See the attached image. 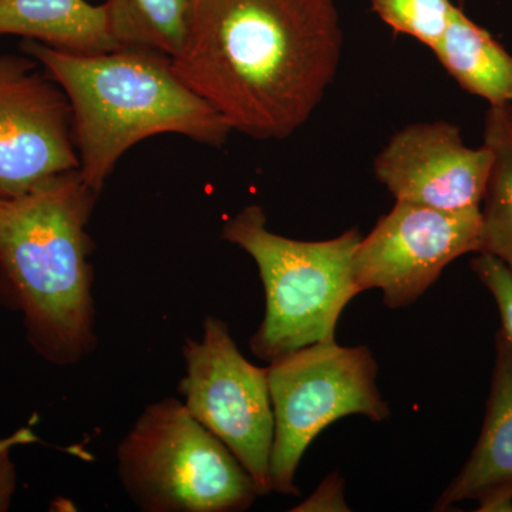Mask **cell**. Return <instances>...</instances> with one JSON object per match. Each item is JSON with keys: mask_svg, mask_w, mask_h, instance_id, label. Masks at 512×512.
<instances>
[{"mask_svg": "<svg viewBox=\"0 0 512 512\" xmlns=\"http://www.w3.org/2000/svg\"><path fill=\"white\" fill-rule=\"evenodd\" d=\"M491 167L490 148L467 147L460 127L447 121L402 128L373 164L396 201L446 211L480 210Z\"/></svg>", "mask_w": 512, "mask_h": 512, "instance_id": "cell-10", "label": "cell"}, {"mask_svg": "<svg viewBox=\"0 0 512 512\" xmlns=\"http://www.w3.org/2000/svg\"><path fill=\"white\" fill-rule=\"evenodd\" d=\"M471 269L494 296L503 320V333L512 346V272L495 256L480 252L471 261Z\"/></svg>", "mask_w": 512, "mask_h": 512, "instance_id": "cell-17", "label": "cell"}, {"mask_svg": "<svg viewBox=\"0 0 512 512\" xmlns=\"http://www.w3.org/2000/svg\"><path fill=\"white\" fill-rule=\"evenodd\" d=\"M79 170L72 110L37 60L0 55V198Z\"/></svg>", "mask_w": 512, "mask_h": 512, "instance_id": "cell-9", "label": "cell"}, {"mask_svg": "<svg viewBox=\"0 0 512 512\" xmlns=\"http://www.w3.org/2000/svg\"><path fill=\"white\" fill-rule=\"evenodd\" d=\"M484 144L493 153V167L481 208V252L512 272V104L490 106Z\"/></svg>", "mask_w": 512, "mask_h": 512, "instance_id": "cell-14", "label": "cell"}, {"mask_svg": "<svg viewBox=\"0 0 512 512\" xmlns=\"http://www.w3.org/2000/svg\"><path fill=\"white\" fill-rule=\"evenodd\" d=\"M431 52L461 89L490 106L512 104V55L456 5L446 33Z\"/></svg>", "mask_w": 512, "mask_h": 512, "instance_id": "cell-13", "label": "cell"}, {"mask_svg": "<svg viewBox=\"0 0 512 512\" xmlns=\"http://www.w3.org/2000/svg\"><path fill=\"white\" fill-rule=\"evenodd\" d=\"M464 500L480 511H512V346L503 330L495 336V365L483 430L460 474L440 495L434 510Z\"/></svg>", "mask_w": 512, "mask_h": 512, "instance_id": "cell-11", "label": "cell"}, {"mask_svg": "<svg viewBox=\"0 0 512 512\" xmlns=\"http://www.w3.org/2000/svg\"><path fill=\"white\" fill-rule=\"evenodd\" d=\"M222 238L254 259L264 285V320L249 340L258 359L271 363L335 340L343 309L360 293L353 276L359 229L326 241H298L269 231L262 207L248 205L225 222Z\"/></svg>", "mask_w": 512, "mask_h": 512, "instance_id": "cell-4", "label": "cell"}, {"mask_svg": "<svg viewBox=\"0 0 512 512\" xmlns=\"http://www.w3.org/2000/svg\"><path fill=\"white\" fill-rule=\"evenodd\" d=\"M464 2H466V0H457L458 6H460V8H463Z\"/></svg>", "mask_w": 512, "mask_h": 512, "instance_id": "cell-20", "label": "cell"}, {"mask_svg": "<svg viewBox=\"0 0 512 512\" xmlns=\"http://www.w3.org/2000/svg\"><path fill=\"white\" fill-rule=\"evenodd\" d=\"M481 252L480 210L446 211L396 201L360 239L353 276L360 292L380 289L387 308L412 305L460 256Z\"/></svg>", "mask_w": 512, "mask_h": 512, "instance_id": "cell-8", "label": "cell"}, {"mask_svg": "<svg viewBox=\"0 0 512 512\" xmlns=\"http://www.w3.org/2000/svg\"><path fill=\"white\" fill-rule=\"evenodd\" d=\"M185 407L232 451L254 480L259 497L271 494L269 467L275 417L268 369L239 352L228 323L207 316L201 340L185 339Z\"/></svg>", "mask_w": 512, "mask_h": 512, "instance_id": "cell-7", "label": "cell"}, {"mask_svg": "<svg viewBox=\"0 0 512 512\" xmlns=\"http://www.w3.org/2000/svg\"><path fill=\"white\" fill-rule=\"evenodd\" d=\"M292 511L296 512H326L350 511L345 500V481L338 473L329 474L315 493L306 498L303 503L296 505Z\"/></svg>", "mask_w": 512, "mask_h": 512, "instance_id": "cell-18", "label": "cell"}, {"mask_svg": "<svg viewBox=\"0 0 512 512\" xmlns=\"http://www.w3.org/2000/svg\"><path fill=\"white\" fill-rule=\"evenodd\" d=\"M100 194L70 170L0 198V305L52 365H76L97 346L87 227Z\"/></svg>", "mask_w": 512, "mask_h": 512, "instance_id": "cell-2", "label": "cell"}, {"mask_svg": "<svg viewBox=\"0 0 512 512\" xmlns=\"http://www.w3.org/2000/svg\"><path fill=\"white\" fill-rule=\"evenodd\" d=\"M3 35L82 55L120 49L107 28L104 3L92 5L87 0H0Z\"/></svg>", "mask_w": 512, "mask_h": 512, "instance_id": "cell-12", "label": "cell"}, {"mask_svg": "<svg viewBox=\"0 0 512 512\" xmlns=\"http://www.w3.org/2000/svg\"><path fill=\"white\" fill-rule=\"evenodd\" d=\"M32 439L29 430H22L9 439L0 441V512L8 511L16 491V470L10 451L15 444L26 443Z\"/></svg>", "mask_w": 512, "mask_h": 512, "instance_id": "cell-19", "label": "cell"}, {"mask_svg": "<svg viewBox=\"0 0 512 512\" xmlns=\"http://www.w3.org/2000/svg\"><path fill=\"white\" fill-rule=\"evenodd\" d=\"M60 87L72 110L79 171L94 190H103L120 158L158 134H178L222 147L232 128L207 100L175 72L173 59L154 50L121 47L82 55L22 40Z\"/></svg>", "mask_w": 512, "mask_h": 512, "instance_id": "cell-3", "label": "cell"}, {"mask_svg": "<svg viewBox=\"0 0 512 512\" xmlns=\"http://www.w3.org/2000/svg\"><path fill=\"white\" fill-rule=\"evenodd\" d=\"M107 28L120 47L175 59L190 35L194 0H106Z\"/></svg>", "mask_w": 512, "mask_h": 512, "instance_id": "cell-15", "label": "cell"}, {"mask_svg": "<svg viewBox=\"0 0 512 512\" xmlns=\"http://www.w3.org/2000/svg\"><path fill=\"white\" fill-rule=\"evenodd\" d=\"M121 484L146 512H237L259 497L227 446L174 397L146 407L117 448Z\"/></svg>", "mask_w": 512, "mask_h": 512, "instance_id": "cell-5", "label": "cell"}, {"mask_svg": "<svg viewBox=\"0 0 512 512\" xmlns=\"http://www.w3.org/2000/svg\"><path fill=\"white\" fill-rule=\"evenodd\" d=\"M370 5L396 35L413 37L430 50L439 45L456 8L451 0H370Z\"/></svg>", "mask_w": 512, "mask_h": 512, "instance_id": "cell-16", "label": "cell"}, {"mask_svg": "<svg viewBox=\"0 0 512 512\" xmlns=\"http://www.w3.org/2000/svg\"><path fill=\"white\" fill-rule=\"evenodd\" d=\"M343 33L333 0H194L178 76L256 140H286L338 73Z\"/></svg>", "mask_w": 512, "mask_h": 512, "instance_id": "cell-1", "label": "cell"}, {"mask_svg": "<svg viewBox=\"0 0 512 512\" xmlns=\"http://www.w3.org/2000/svg\"><path fill=\"white\" fill-rule=\"evenodd\" d=\"M275 417L269 485L271 493L299 495L296 471L312 441L333 421L390 416L377 389V363L366 346L345 348L335 340L315 343L269 363Z\"/></svg>", "mask_w": 512, "mask_h": 512, "instance_id": "cell-6", "label": "cell"}]
</instances>
